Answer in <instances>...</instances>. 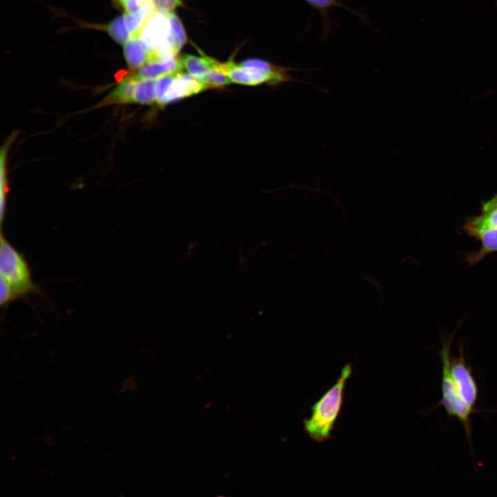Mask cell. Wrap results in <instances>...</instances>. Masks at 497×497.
<instances>
[{
    "label": "cell",
    "instance_id": "obj_1",
    "mask_svg": "<svg viewBox=\"0 0 497 497\" xmlns=\"http://www.w3.org/2000/svg\"><path fill=\"white\" fill-rule=\"evenodd\" d=\"M351 373V364H346L336 382L311 406L310 417L304 419V431L314 441L322 443L331 438L343 405L346 383Z\"/></svg>",
    "mask_w": 497,
    "mask_h": 497
},
{
    "label": "cell",
    "instance_id": "obj_2",
    "mask_svg": "<svg viewBox=\"0 0 497 497\" xmlns=\"http://www.w3.org/2000/svg\"><path fill=\"white\" fill-rule=\"evenodd\" d=\"M453 336L447 339H442V349L438 353L442 362V397L436 407H442L450 418H457L459 420L464 429L473 454L471 416L480 411L469 405L462 400L454 382L450 370V348Z\"/></svg>",
    "mask_w": 497,
    "mask_h": 497
},
{
    "label": "cell",
    "instance_id": "obj_3",
    "mask_svg": "<svg viewBox=\"0 0 497 497\" xmlns=\"http://www.w3.org/2000/svg\"><path fill=\"white\" fill-rule=\"evenodd\" d=\"M0 273L14 289L19 298L30 294L40 293V289L32 277L26 257L1 233Z\"/></svg>",
    "mask_w": 497,
    "mask_h": 497
},
{
    "label": "cell",
    "instance_id": "obj_4",
    "mask_svg": "<svg viewBox=\"0 0 497 497\" xmlns=\"http://www.w3.org/2000/svg\"><path fill=\"white\" fill-rule=\"evenodd\" d=\"M207 88L199 79L182 70L165 75L155 79L156 104L166 106Z\"/></svg>",
    "mask_w": 497,
    "mask_h": 497
},
{
    "label": "cell",
    "instance_id": "obj_5",
    "mask_svg": "<svg viewBox=\"0 0 497 497\" xmlns=\"http://www.w3.org/2000/svg\"><path fill=\"white\" fill-rule=\"evenodd\" d=\"M450 370L460 397L466 403L475 408L479 397L478 387L472 369L465 360L461 344L459 356L451 358Z\"/></svg>",
    "mask_w": 497,
    "mask_h": 497
},
{
    "label": "cell",
    "instance_id": "obj_6",
    "mask_svg": "<svg viewBox=\"0 0 497 497\" xmlns=\"http://www.w3.org/2000/svg\"><path fill=\"white\" fill-rule=\"evenodd\" d=\"M465 235L478 240L480 246L466 255L465 260L474 266L489 254L497 252V228H479L467 231Z\"/></svg>",
    "mask_w": 497,
    "mask_h": 497
},
{
    "label": "cell",
    "instance_id": "obj_7",
    "mask_svg": "<svg viewBox=\"0 0 497 497\" xmlns=\"http://www.w3.org/2000/svg\"><path fill=\"white\" fill-rule=\"evenodd\" d=\"M182 70L179 58L170 56L147 61L138 69L135 75L140 79H156Z\"/></svg>",
    "mask_w": 497,
    "mask_h": 497
},
{
    "label": "cell",
    "instance_id": "obj_8",
    "mask_svg": "<svg viewBox=\"0 0 497 497\" xmlns=\"http://www.w3.org/2000/svg\"><path fill=\"white\" fill-rule=\"evenodd\" d=\"M497 228V194L483 202L480 215L467 218L462 226L464 233L479 228Z\"/></svg>",
    "mask_w": 497,
    "mask_h": 497
},
{
    "label": "cell",
    "instance_id": "obj_9",
    "mask_svg": "<svg viewBox=\"0 0 497 497\" xmlns=\"http://www.w3.org/2000/svg\"><path fill=\"white\" fill-rule=\"evenodd\" d=\"M313 8L317 10L321 14L323 21V32L322 39L326 40L331 32V25L329 17V10L331 8H340L355 14L361 19L367 23V17L360 12L347 7L340 0H304Z\"/></svg>",
    "mask_w": 497,
    "mask_h": 497
},
{
    "label": "cell",
    "instance_id": "obj_10",
    "mask_svg": "<svg viewBox=\"0 0 497 497\" xmlns=\"http://www.w3.org/2000/svg\"><path fill=\"white\" fill-rule=\"evenodd\" d=\"M202 57L184 54L179 57L182 70L197 79L213 70L216 60L202 52Z\"/></svg>",
    "mask_w": 497,
    "mask_h": 497
},
{
    "label": "cell",
    "instance_id": "obj_11",
    "mask_svg": "<svg viewBox=\"0 0 497 497\" xmlns=\"http://www.w3.org/2000/svg\"><path fill=\"white\" fill-rule=\"evenodd\" d=\"M124 54L127 64L131 69L139 68L149 59L148 52L144 47L138 34L131 37L125 43Z\"/></svg>",
    "mask_w": 497,
    "mask_h": 497
},
{
    "label": "cell",
    "instance_id": "obj_12",
    "mask_svg": "<svg viewBox=\"0 0 497 497\" xmlns=\"http://www.w3.org/2000/svg\"><path fill=\"white\" fill-rule=\"evenodd\" d=\"M139 77L135 75L126 77L106 99L105 104L133 103V97Z\"/></svg>",
    "mask_w": 497,
    "mask_h": 497
},
{
    "label": "cell",
    "instance_id": "obj_13",
    "mask_svg": "<svg viewBox=\"0 0 497 497\" xmlns=\"http://www.w3.org/2000/svg\"><path fill=\"white\" fill-rule=\"evenodd\" d=\"M169 22L168 41L174 56L178 54L186 43L187 37L183 25L174 12H168Z\"/></svg>",
    "mask_w": 497,
    "mask_h": 497
},
{
    "label": "cell",
    "instance_id": "obj_14",
    "mask_svg": "<svg viewBox=\"0 0 497 497\" xmlns=\"http://www.w3.org/2000/svg\"><path fill=\"white\" fill-rule=\"evenodd\" d=\"M156 103L155 79L139 78L133 97V103L152 104Z\"/></svg>",
    "mask_w": 497,
    "mask_h": 497
},
{
    "label": "cell",
    "instance_id": "obj_15",
    "mask_svg": "<svg viewBox=\"0 0 497 497\" xmlns=\"http://www.w3.org/2000/svg\"><path fill=\"white\" fill-rule=\"evenodd\" d=\"M108 32L110 37L118 43H125L130 37L124 19V16L114 19L108 26Z\"/></svg>",
    "mask_w": 497,
    "mask_h": 497
},
{
    "label": "cell",
    "instance_id": "obj_16",
    "mask_svg": "<svg viewBox=\"0 0 497 497\" xmlns=\"http://www.w3.org/2000/svg\"><path fill=\"white\" fill-rule=\"evenodd\" d=\"M208 88H222L232 83L226 75L212 70L199 79Z\"/></svg>",
    "mask_w": 497,
    "mask_h": 497
},
{
    "label": "cell",
    "instance_id": "obj_17",
    "mask_svg": "<svg viewBox=\"0 0 497 497\" xmlns=\"http://www.w3.org/2000/svg\"><path fill=\"white\" fill-rule=\"evenodd\" d=\"M20 299L8 282L1 277V295L0 304L1 306H6L10 302Z\"/></svg>",
    "mask_w": 497,
    "mask_h": 497
},
{
    "label": "cell",
    "instance_id": "obj_18",
    "mask_svg": "<svg viewBox=\"0 0 497 497\" xmlns=\"http://www.w3.org/2000/svg\"><path fill=\"white\" fill-rule=\"evenodd\" d=\"M155 10L170 12L182 6V0H148Z\"/></svg>",
    "mask_w": 497,
    "mask_h": 497
},
{
    "label": "cell",
    "instance_id": "obj_19",
    "mask_svg": "<svg viewBox=\"0 0 497 497\" xmlns=\"http://www.w3.org/2000/svg\"><path fill=\"white\" fill-rule=\"evenodd\" d=\"M6 154L1 152V222H3L5 208V193H6V175H5V155Z\"/></svg>",
    "mask_w": 497,
    "mask_h": 497
},
{
    "label": "cell",
    "instance_id": "obj_20",
    "mask_svg": "<svg viewBox=\"0 0 497 497\" xmlns=\"http://www.w3.org/2000/svg\"><path fill=\"white\" fill-rule=\"evenodd\" d=\"M126 12L135 13L139 10L146 4L150 3L148 0H119Z\"/></svg>",
    "mask_w": 497,
    "mask_h": 497
}]
</instances>
